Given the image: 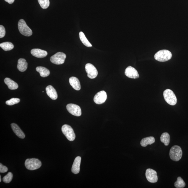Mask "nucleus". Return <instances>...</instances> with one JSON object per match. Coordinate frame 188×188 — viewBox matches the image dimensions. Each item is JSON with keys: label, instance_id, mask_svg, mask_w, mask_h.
Returning a JSON list of instances; mask_svg holds the SVG:
<instances>
[{"label": "nucleus", "instance_id": "1", "mask_svg": "<svg viewBox=\"0 0 188 188\" xmlns=\"http://www.w3.org/2000/svg\"><path fill=\"white\" fill-rule=\"evenodd\" d=\"M183 152L181 147L178 145L173 146L170 150V159L175 161H178L181 159Z\"/></svg>", "mask_w": 188, "mask_h": 188}, {"label": "nucleus", "instance_id": "2", "mask_svg": "<svg viewBox=\"0 0 188 188\" xmlns=\"http://www.w3.org/2000/svg\"><path fill=\"white\" fill-rule=\"evenodd\" d=\"M172 56V53L170 51L163 49L157 52L155 54L154 58L160 62H165L170 60Z\"/></svg>", "mask_w": 188, "mask_h": 188}, {"label": "nucleus", "instance_id": "3", "mask_svg": "<svg viewBox=\"0 0 188 188\" xmlns=\"http://www.w3.org/2000/svg\"><path fill=\"white\" fill-rule=\"evenodd\" d=\"M25 165L27 169L34 170L39 169L42 165L40 161L35 158L27 159L25 162Z\"/></svg>", "mask_w": 188, "mask_h": 188}, {"label": "nucleus", "instance_id": "4", "mask_svg": "<svg viewBox=\"0 0 188 188\" xmlns=\"http://www.w3.org/2000/svg\"><path fill=\"white\" fill-rule=\"evenodd\" d=\"M164 96L166 102L169 105L172 106L176 105L177 99L172 90L169 89L165 90L164 92Z\"/></svg>", "mask_w": 188, "mask_h": 188}, {"label": "nucleus", "instance_id": "5", "mask_svg": "<svg viewBox=\"0 0 188 188\" xmlns=\"http://www.w3.org/2000/svg\"><path fill=\"white\" fill-rule=\"evenodd\" d=\"M18 27L20 33L24 36H30L33 34L31 30L27 26L24 19H22L19 21Z\"/></svg>", "mask_w": 188, "mask_h": 188}, {"label": "nucleus", "instance_id": "6", "mask_svg": "<svg viewBox=\"0 0 188 188\" xmlns=\"http://www.w3.org/2000/svg\"><path fill=\"white\" fill-rule=\"evenodd\" d=\"M62 132L67 139L70 141H73L75 139L76 136L73 128L70 125H64L62 127Z\"/></svg>", "mask_w": 188, "mask_h": 188}, {"label": "nucleus", "instance_id": "7", "mask_svg": "<svg viewBox=\"0 0 188 188\" xmlns=\"http://www.w3.org/2000/svg\"><path fill=\"white\" fill-rule=\"evenodd\" d=\"M66 57L65 54L58 52L51 57L50 61L52 63L56 65H61L65 62Z\"/></svg>", "mask_w": 188, "mask_h": 188}, {"label": "nucleus", "instance_id": "8", "mask_svg": "<svg viewBox=\"0 0 188 188\" xmlns=\"http://www.w3.org/2000/svg\"><path fill=\"white\" fill-rule=\"evenodd\" d=\"M66 108L69 113L76 117H80L81 114V108L78 105L72 103L68 104L67 105Z\"/></svg>", "mask_w": 188, "mask_h": 188}, {"label": "nucleus", "instance_id": "9", "mask_svg": "<svg viewBox=\"0 0 188 188\" xmlns=\"http://www.w3.org/2000/svg\"><path fill=\"white\" fill-rule=\"evenodd\" d=\"M85 68L86 72L88 74V78L91 79H94L97 76L98 71L92 64L90 63L86 64Z\"/></svg>", "mask_w": 188, "mask_h": 188}, {"label": "nucleus", "instance_id": "10", "mask_svg": "<svg viewBox=\"0 0 188 188\" xmlns=\"http://www.w3.org/2000/svg\"><path fill=\"white\" fill-rule=\"evenodd\" d=\"M107 98V93L104 91H101L96 93L93 99L94 102L100 105L105 102Z\"/></svg>", "mask_w": 188, "mask_h": 188}, {"label": "nucleus", "instance_id": "11", "mask_svg": "<svg viewBox=\"0 0 188 188\" xmlns=\"http://www.w3.org/2000/svg\"><path fill=\"white\" fill-rule=\"evenodd\" d=\"M157 173L154 170L148 169L146 170V177L148 181L151 183H157L158 180Z\"/></svg>", "mask_w": 188, "mask_h": 188}, {"label": "nucleus", "instance_id": "12", "mask_svg": "<svg viewBox=\"0 0 188 188\" xmlns=\"http://www.w3.org/2000/svg\"><path fill=\"white\" fill-rule=\"evenodd\" d=\"M125 74L127 77L131 78L136 79L139 78V75L136 69L129 66L126 69Z\"/></svg>", "mask_w": 188, "mask_h": 188}, {"label": "nucleus", "instance_id": "13", "mask_svg": "<svg viewBox=\"0 0 188 188\" xmlns=\"http://www.w3.org/2000/svg\"><path fill=\"white\" fill-rule=\"evenodd\" d=\"M32 55L38 58H43L48 55V52L46 51L39 49H32L31 51Z\"/></svg>", "mask_w": 188, "mask_h": 188}, {"label": "nucleus", "instance_id": "14", "mask_svg": "<svg viewBox=\"0 0 188 188\" xmlns=\"http://www.w3.org/2000/svg\"><path fill=\"white\" fill-rule=\"evenodd\" d=\"M81 160V157H78L74 160L71 168V172L74 174H78L80 172Z\"/></svg>", "mask_w": 188, "mask_h": 188}, {"label": "nucleus", "instance_id": "15", "mask_svg": "<svg viewBox=\"0 0 188 188\" xmlns=\"http://www.w3.org/2000/svg\"><path fill=\"white\" fill-rule=\"evenodd\" d=\"M47 95L52 99L56 100L58 98V94L55 89L51 85H48L46 88Z\"/></svg>", "mask_w": 188, "mask_h": 188}, {"label": "nucleus", "instance_id": "16", "mask_svg": "<svg viewBox=\"0 0 188 188\" xmlns=\"http://www.w3.org/2000/svg\"><path fill=\"white\" fill-rule=\"evenodd\" d=\"M11 127L12 129L13 130V132L19 138L21 139H24L25 137L24 133L21 130L20 128L16 124L14 123H12Z\"/></svg>", "mask_w": 188, "mask_h": 188}, {"label": "nucleus", "instance_id": "17", "mask_svg": "<svg viewBox=\"0 0 188 188\" xmlns=\"http://www.w3.org/2000/svg\"><path fill=\"white\" fill-rule=\"evenodd\" d=\"M69 82L74 89L77 91L80 90L81 86L80 81L77 78L75 77H71L69 79Z\"/></svg>", "mask_w": 188, "mask_h": 188}, {"label": "nucleus", "instance_id": "18", "mask_svg": "<svg viewBox=\"0 0 188 188\" xmlns=\"http://www.w3.org/2000/svg\"><path fill=\"white\" fill-rule=\"evenodd\" d=\"M4 82L10 90H16L19 87L18 84L10 78H6L5 79Z\"/></svg>", "mask_w": 188, "mask_h": 188}, {"label": "nucleus", "instance_id": "19", "mask_svg": "<svg viewBox=\"0 0 188 188\" xmlns=\"http://www.w3.org/2000/svg\"><path fill=\"white\" fill-rule=\"evenodd\" d=\"M28 67V63L25 59L23 58H20L18 60V66L17 68L20 71L24 72L25 71Z\"/></svg>", "mask_w": 188, "mask_h": 188}, {"label": "nucleus", "instance_id": "20", "mask_svg": "<svg viewBox=\"0 0 188 188\" xmlns=\"http://www.w3.org/2000/svg\"><path fill=\"white\" fill-rule=\"evenodd\" d=\"M155 142V139L154 137H148L143 138L141 141L140 145L143 147H146L148 145H152Z\"/></svg>", "mask_w": 188, "mask_h": 188}, {"label": "nucleus", "instance_id": "21", "mask_svg": "<svg viewBox=\"0 0 188 188\" xmlns=\"http://www.w3.org/2000/svg\"><path fill=\"white\" fill-rule=\"evenodd\" d=\"M36 70L40 74V76L43 78L46 77L50 74V71L48 69L43 67H38L36 68Z\"/></svg>", "mask_w": 188, "mask_h": 188}, {"label": "nucleus", "instance_id": "22", "mask_svg": "<svg viewBox=\"0 0 188 188\" xmlns=\"http://www.w3.org/2000/svg\"><path fill=\"white\" fill-rule=\"evenodd\" d=\"M160 140L165 146L169 145L170 142V136L169 133L167 132L163 133L160 137Z\"/></svg>", "mask_w": 188, "mask_h": 188}, {"label": "nucleus", "instance_id": "23", "mask_svg": "<svg viewBox=\"0 0 188 188\" xmlns=\"http://www.w3.org/2000/svg\"><path fill=\"white\" fill-rule=\"evenodd\" d=\"M0 47L5 51H10L14 48L13 44L10 42H5L1 43Z\"/></svg>", "mask_w": 188, "mask_h": 188}, {"label": "nucleus", "instance_id": "24", "mask_svg": "<svg viewBox=\"0 0 188 188\" xmlns=\"http://www.w3.org/2000/svg\"><path fill=\"white\" fill-rule=\"evenodd\" d=\"M79 36L81 41L83 43L84 45L88 47H91L92 45L89 41L86 38L85 34H84L83 32H80L79 33Z\"/></svg>", "mask_w": 188, "mask_h": 188}, {"label": "nucleus", "instance_id": "25", "mask_svg": "<svg viewBox=\"0 0 188 188\" xmlns=\"http://www.w3.org/2000/svg\"><path fill=\"white\" fill-rule=\"evenodd\" d=\"M186 184L182 178L180 177L177 178V180L175 183L174 186L177 188H184Z\"/></svg>", "mask_w": 188, "mask_h": 188}, {"label": "nucleus", "instance_id": "26", "mask_svg": "<svg viewBox=\"0 0 188 188\" xmlns=\"http://www.w3.org/2000/svg\"><path fill=\"white\" fill-rule=\"evenodd\" d=\"M39 3L42 8L46 9L49 5V0H38Z\"/></svg>", "mask_w": 188, "mask_h": 188}, {"label": "nucleus", "instance_id": "27", "mask_svg": "<svg viewBox=\"0 0 188 188\" xmlns=\"http://www.w3.org/2000/svg\"><path fill=\"white\" fill-rule=\"evenodd\" d=\"M13 175L11 172H9L7 174L4 176L2 179V180L6 183H9L13 179Z\"/></svg>", "mask_w": 188, "mask_h": 188}, {"label": "nucleus", "instance_id": "28", "mask_svg": "<svg viewBox=\"0 0 188 188\" xmlns=\"http://www.w3.org/2000/svg\"><path fill=\"white\" fill-rule=\"evenodd\" d=\"M20 99L17 98H12L10 99L7 100L6 102L7 105L12 106L19 103L20 102Z\"/></svg>", "mask_w": 188, "mask_h": 188}, {"label": "nucleus", "instance_id": "29", "mask_svg": "<svg viewBox=\"0 0 188 188\" xmlns=\"http://www.w3.org/2000/svg\"><path fill=\"white\" fill-rule=\"evenodd\" d=\"M5 29L4 27L1 25L0 26V38H4L5 34Z\"/></svg>", "mask_w": 188, "mask_h": 188}, {"label": "nucleus", "instance_id": "30", "mask_svg": "<svg viewBox=\"0 0 188 188\" xmlns=\"http://www.w3.org/2000/svg\"><path fill=\"white\" fill-rule=\"evenodd\" d=\"M8 171V168L5 166L3 165L2 164H0V172L4 173Z\"/></svg>", "mask_w": 188, "mask_h": 188}, {"label": "nucleus", "instance_id": "31", "mask_svg": "<svg viewBox=\"0 0 188 188\" xmlns=\"http://www.w3.org/2000/svg\"><path fill=\"white\" fill-rule=\"evenodd\" d=\"M5 1L9 4H12L13 3L15 0H5Z\"/></svg>", "mask_w": 188, "mask_h": 188}, {"label": "nucleus", "instance_id": "32", "mask_svg": "<svg viewBox=\"0 0 188 188\" xmlns=\"http://www.w3.org/2000/svg\"><path fill=\"white\" fill-rule=\"evenodd\" d=\"M1 181H2L1 177V176H0V182H1Z\"/></svg>", "mask_w": 188, "mask_h": 188}]
</instances>
